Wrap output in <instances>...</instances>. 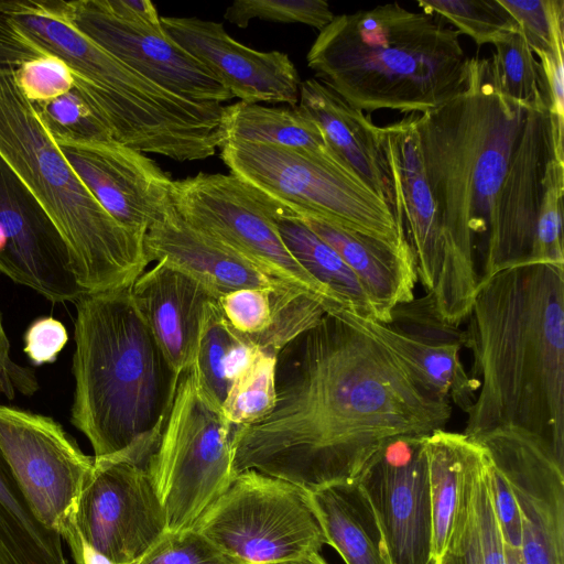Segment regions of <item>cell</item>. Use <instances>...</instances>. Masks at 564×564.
Returning a JSON list of instances; mask_svg holds the SVG:
<instances>
[{
  "label": "cell",
  "instance_id": "obj_32",
  "mask_svg": "<svg viewBox=\"0 0 564 564\" xmlns=\"http://www.w3.org/2000/svg\"><path fill=\"white\" fill-rule=\"evenodd\" d=\"M276 355L260 351L251 367L229 387L221 411L235 427L267 416L275 404Z\"/></svg>",
  "mask_w": 564,
  "mask_h": 564
},
{
  "label": "cell",
  "instance_id": "obj_34",
  "mask_svg": "<svg viewBox=\"0 0 564 564\" xmlns=\"http://www.w3.org/2000/svg\"><path fill=\"white\" fill-rule=\"evenodd\" d=\"M32 105L55 142L83 143L113 139L107 124L75 87L54 99Z\"/></svg>",
  "mask_w": 564,
  "mask_h": 564
},
{
  "label": "cell",
  "instance_id": "obj_20",
  "mask_svg": "<svg viewBox=\"0 0 564 564\" xmlns=\"http://www.w3.org/2000/svg\"><path fill=\"white\" fill-rule=\"evenodd\" d=\"M349 318L398 355L434 391L466 412L475 401L479 381L460 359L464 330L444 323L430 295L397 305L389 323Z\"/></svg>",
  "mask_w": 564,
  "mask_h": 564
},
{
  "label": "cell",
  "instance_id": "obj_42",
  "mask_svg": "<svg viewBox=\"0 0 564 564\" xmlns=\"http://www.w3.org/2000/svg\"><path fill=\"white\" fill-rule=\"evenodd\" d=\"M489 482L494 510L503 543L508 547L520 550L522 539L520 511L507 480L492 465L490 458Z\"/></svg>",
  "mask_w": 564,
  "mask_h": 564
},
{
  "label": "cell",
  "instance_id": "obj_15",
  "mask_svg": "<svg viewBox=\"0 0 564 564\" xmlns=\"http://www.w3.org/2000/svg\"><path fill=\"white\" fill-rule=\"evenodd\" d=\"M355 479L377 517L390 564H435L424 436L391 440Z\"/></svg>",
  "mask_w": 564,
  "mask_h": 564
},
{
  "label": "cell",
  "instance_id": "obj_38",
  "mask_svg": "<svg viewBox=\"0 0 564 564\" xmlns=\"http://www.w3.org/2000/svg\"><path fill=\"white\" fill-rule=\"evenodd\" d=\"M519 25L532 52H552L564 42V0H499Z\"/></svg>",
  "mask_w": 564,
  "mask_h": 564
},
{
  "label": "cell",
  "instance_id": "obj_52",
  "mask_svg": "<svg viewBox=\"0 0 564 564\" xmlns=\"http://www.w3.org/2000/svg\"><path fill=\"white\" fill-rule=\"evenodd\" d=\"M3 2H4V0H0V11H1V10H2V8H3Z\"/></svg>",
  "mask_w": 564,
  "mask_h": 564
},
{
  "label": "cell",
  "instance_id": "obj_50",
  "mask_svg": "<svg viewBox=\"0 0 564 564\" xmlns=\"http://www.w3.org/2000/svg\"><path fill=\"white\" fill-rule=\"evenodd\" d=\"M507 564H523L519 550L505 545Z\"/></svg>",
  "mask_w": 564,
  "mask_h": 564
},
{
  "label": "cell",
  "instance_id": "obj_6",
  "mask_svg": "<svg viewBox=\"0 0 564 564\" xmlns=\"http://www.w3.org/2000/svg\"><path fill=\"white\" fill-rule=\"evenodd\" d=\"M0 158L57 226L86 292L128 288L145 271V235L115 220L84 186L21 93L14 66H0Z\"/></svg>",
  "mask_w": 564,
  "mask_h": 564
},
{
  "label": "cell",
  "instance_id": "obj_5",
  "mask_svg": "<svg viewBox=\"0 0 564 564\" xmlns=\"http://www.w3.org/2000/svg\"><path fill=\"white\" fill-rule=\"evenodd\" d=\"M459 35L442 18L394 2L335 15L306 61L319 82L356 109L423 113L467 85L469 57Z\"/></svg>",
  "mask_w": 564,
  "mask_h": 564
},
{
  "label": "cell",
  "instance_id": "obj_3",
  "mask_svg": "<svg viewBox=\"0 0 564 564\" xmlns=\"http://www.w3.org/2000/svg\"><path fill=\"white\" fill-rule=\"evenodd\" d=\"M464 330L479 392L463 432L520 429L564 464V265L525 263L477 283Z\"/></svg>",
  "mask_w": 564,
  "mask_h": 564
},
{
  "label": "cell",
  "instance_id": "obj_26",
  "mask_svg": "<svg viewBox=\"0 0 564 564\" xmlns=\"http://www.w3.org/2000/svg\"><path fill=\"white\" fill-rule=\"evenodd\" d=\"M435 564H507L490 494L489 457L468 437L452 529Z\"/></svg>",
  "mask_w": 564,
  "mask_h": 564
},
{
  "label": "cell",
  "instance_id": "obj_48",
  "mask_svg": "<svg viewBox=\"0 0 564 564\" xmlns=\"http://www.w3.org/2000/svg\"><path fill=\"white\" fill-rule=\"evenodd\" d=\"M76 564H113L108 557L96 551L83 540L79 560Z\"/></svg>",
  "mask_w": 564,
  "mask_h": 564
},
{
  "label": "cell",
  "instance_id": "obj_13",
  "mask_svg": "<svg viewBox=\"0 0 564 564\" xmlns=\"http://www.w3.org/2000/svg\"><path fill=\"white\" fill-rule=\"evenodd\" d=\"M502 474L518 505L523 564H564V464L543 438L498 429L475 440Z\"/></svg>",
  "mask_w": 564,
  "mask_h": 564
},
{
  "label": "cell",
  "instance_id": "obj_49",
  "mask_svg": "<svg viewBox=\"0 0 564 564\" xmlns=\"http://www.w3.org/2000/svg\"><path fill=\"white\" fill-rule=\"evenodd\" d=\"M283 564H327L326 561L319 555V553L308 555L299 561L283 563Z\"/></svg>",
  "mask_w": 564,
  "mask_h": 564
},
{
  "label": "cell",
  "instance_id": "obj_14",
  "mask_svg": "<svg viewBox=\"0 0 564 564\" xmlns=\"http://www.w3.org/2000/svg\"><path fill=\"white\" fill-rule=\"evenodd\" d=\"M82 539L113 564H133L166 532L147 467L95 459L77 510Z\"/></svg>",
  "mask_w": 564,
  "mask_h": 564
},
{
  "label": "cell",
  "instance_id": "obj_39",
  "mask_svg": "<svg viewBox=\"0 0 564 564\" xmlns=\"http://www.w3.org/2000/svg\"><path fill=\"white\" fill-rule=\"evenodd\" d=\"M286 284L274 288H247L218 299L221 313L237 334L250 338L264 333L271 325L279 297Z\"/></svg>",
  "mask_w": 564,
  "mask_h": 564
},
{
  "label": "cell",
  "instance_id": "obj_17",
  "mask_svg": "<svg viewBox=\"0 0 564 564\" xmlns=\"http://www.w3.org/2000/svg\"><path fill=\"white\" fill-rule=\"evenodd\" d=\"M0 272L53 303L87 293L50 215L0 158Z\"/></svg>",
  "mask_w": 564,
  "mask_h": 564
},
{
  "label": "cell",
  "instance_id": "obj_37",
  "mask_svg": "<svg viewBox=\"0 0 564 564\" xmlns=\"http://www.w3.org/2000/svg\"><path fill=\"white\" fill-rule=\"evenodd\" d=\"M225 19L247 28L252 19L282 23H303L322 31L335 18L323 0H237L225 12Z\"/></svg>",
  "mask_w": 564,
  "mask_h": 564
},
{
  "label": "cell",
  "instance_id": "obj_46",
  "mask_svg": "<svg viewBox=\"0 0 564 564\" xmlns=\"http://www.w3.org/2000/svg\"><path fill=\"white\" fill-rule=\"evenodd\" d=\"M102 7L116 18L152 30H163L161 17L149 0H100Z\"/></svg>",
  "mask_w": 564,
  "mask_h": 564
},
{
  "label": "cell",
  "instance_id": "obj_8",
  "mask_svg": "<svg viewBox=\"0 0 564 564\" xmlns=\"http://www.w3.org/2000/svg\"><path fill=\"white\" fill-rule=\"evenodd\" d=\"M220 150L230 174L295 214L321 217L394 248L409 246L388 203L335 152L251 142H226Z\"/></svg>",
  "mask_w": 564,
  "mask_h": 564
},
{
  "label": "cell",
  "instance_id": "obj_41",
  "mask_svg": "<svg viewBox=\"0 0 564 564\" xmlns=\"http://www.w3.org/2000/svg\"><path fill=\"white\" fill-rule=\"evenodd\" d=\"M226 558L194 529L166 532L133 564H214Z\"/></svg>",
  "mask_w": 564,
  "mask_h": 564
},
{
  "label": "cell",
  "instance_id": "obj_23",
  "mask_svg": "<svg viewBox=\"0 0 564 564\" xmlns=\"http://www.w3.org/2000/svg\"><path fill=\"white\" fill-rule=\"evenodd\" d=\"M144 246L150 262H166L199 282L216 299L240 289L285 284L189 226L174 205L147 231Z\"/></svg>",
  "mask_w": 564,
  "mask_h": 564
},
{
  "label": "cell",
  "instance_id": "obj_25",
  "mask_svg": "<svg viewBox=\"0 0 564 564\" xmlns=\"http://www.w3.org/2000/svg\"><path fill=\"white\" fill-rule=\"evenodd\" d=\"M318 237L333 247L358 276L380 323L391 321V312L414 299L416 264L409 246L394 248L376 238L311 215H299Z\"/></svg>",
  "mask_w": 564,
  "mask_h": 564
},
{
  "label": "cell",
  "instance_id": "obj_40",
  "mask_svg": "<svg viewBox=\"0 0 564 564\" xmlns=\"http://www.w3.org/2000/svg\"><path fill=\"white\" fill-rule=\"evenodd\" d=\"M15 83L31 104L54 99L74 88L68 66L51 54L15 67Z\"/></svg>",
  "mask_w": 564,
  "mask_h": 564
},
{
  "label": "cell",
  "instance_id": "obj_22",
  "mask_svg": "<svg viewBox=\"0 0 564 564\" xmlns=\"http://www.w3.org/2000/svg\"><path fill=\"white\" fill-rule=\"evenodd\" d=\"M130 291L165 358L182 376L194 366L206 310L218 299L164 261L140 274Z\"/></svg>",
  "mask_w": 564,
  "mask_h": 564
},
{
  "label": "cell",
  "instance_id": "obj_36",
  "mask_svg": "<svg viewBox=\"0 0 564 564\" xmlns=\"http://www.w3.org/2000/svg\"><path fill=\"white\" fill-rule=\"evenodd\" d=\"M563 194L564 163L554 160L546 176L529 263L564 265Z\"/></svg>",
  "mask_w": 564,
  "mask_h": 564
},
{
  "label": "cell",
  "instance_id": "obj_29",
  "mask_svg": "<svg viewBox=\"0 0 564 564\" xmlns=\"http://www.w3.org/2000/svg\"><path fill=\"white\" fill-rule=\"evenodd\" d=\"M220 135L221 145L251 142L334 152L319 126L299 107H267L243 101L224 106Z\"/></svg>",
  "mask_w": 564,
  "mask_h": 564
},
{
  "label": "cell",
  "instance_id": "obj_11",
  "mask_svg": "<svg viewBox=\"0 0 564 564\" xmlns=\"http://www.w3.org/2000/svg\"><path fill=\"white\" fill-rule=\"evenodd\" d=\"M171 196L184 221L270 278L315 296L325 307L341 305L285 246L276 219L288 206L238 176L221 173L173 181Z\"/></svg>",
  "mask_w": 564,
  "mask_h": 564
},
{
  "label": "cell",
  "instance_id": "obj_18",
  "mask_svg": "<svg viewBox=\"0 0 564 564\" xmlns=\"http://www.w3.org/2000/svg\"><path fill=\"white\" fill-rule=\"evenodd\" d=\"M55 143L84 186L122 226L147 235L173 207V180L142 152L115 139Z\"/></svg>",
  "mask_w": 564,
  "mask_h": 564
},
{
  "label": "cell",
  "instance_id": "obj_44",
  "mask_svg": "<svg viewBox=\"0 0 564 564\" xmlns=\"http://www.w3.org/2000/svg\"><path fill=\"white\" fill-rule=\"evenodd\" d=\"M564 42L550 53L539 54V62L544 77L550 112L555 121L560 139L564 132Z\"/></svg>",
  "mask_w": 564,
  "mask_h": 564
},
{
  "label": "cell",
  "instance_id": "obj_21",
  "mask_svg": "<svg viewBox=\"0 0 564 564\" xmlns=\"http://www.w3.org/2000/svg\"><path fill=\"white\" fill-rule=\"evenodd\" d=\"M414 116L381 127V144L392 183V213L398 230L412 250L417 279L426 294L433 295L442 271L443 243Z\"/></svg>",
  "mask_w": 564,
  "mask_h": 564
},
{
  "label": "cell",
  "instance_id": "obj_47",
  "mask_svg": "<svg viewBox=\"0 0 564 564\" xmlns=\"http://www.w3.org/2000/svg\"><path fill=\"white\" fill-rule=\"evenodd\" d=\"M236 335L237 338L230 346L225 359V377L229 387L251 367L261 351L251 343L242 339L238 334Z\"/></svg>",
  "mask_w": 564,
  "mask_h": 564
},
{
  "label": "cell",
  "instance_id": "obj_30",
  "mask_svg": "<svg viewBox=\"0 0 564 564\" xmlns=\"http://www.w3.org/2000/svg\"><path fill=\"white\" fill-rule=\"evenodd\" d=\"M466 435L436 430L424 436L433 521V558L441 557L457 505Z\"/></svg>",
  "mask_w": 564,
  "mask_h": 564
},
{
  "label": "cell",
  "instance_id": "obj_12",
  "mask_svg": "<svg viewBox=\"0 0 564 564\" xmlns=\"http://www.w3.org/2000/svg\"><path fill=\"white\" fill-rule=\"evenodd\" d=\"M0 454L37 520L67 544L76 564L82 494L94 467L53 419L0 404Z\"/></svg>",
  "mask_w": 564,
  "mask_h": 564
},
{
  "label": "cell",
  "instance_id": "obj_4",
  "mask_svg": "<svg viewBox=\"0 0 564 564\" xmlns=\"http://www.w3.org/2000/svg\"><path fill=\"white\" fill-rule=\"evenodd\" d=\"M130 286L87 292L75 302L70 421L89 441L95 459L147 467L181 376L143 321Z\"/></svg>",
  "mask_w": 564,
  "mask_h": 564
},
{
  "label": "cell",
  "instance_id": "obj_10",
  "mask_svg": "<svg viewBox=\"0 0 564 564\" xmlns=\"http://www.w3.org/2000/svg\"><path fill=\"white\" fill-rule=\"evenodd\" d=\"M192 529L239 564L294 562L326 544L307 492L254 469L237 474Z\"/></svg>",
  "mask_w": 564,
  "mask_h": 564
},
{
  "label": "cell",
  "instance_id": "obj_35",
  "mask_svg": "<svg viewBox=\"0 0 564 564\" xmlns=\"http://www.w3.org/2000/svg\"><path fill=\"white\" fill-rule=\"evenodd\" d=\"M236 338V333L221 313L218 300L213 301L206 310L196 358L192 368L203 388L220 406L229 390L225 377V359Z\"/></svg>",
  "mask_w": 564,
  "mask_h": 564
},
{
  "label": "cell",
  "instance_id": "obj_19",
  "mask_svg": "<svg viewBox=\"0 0 564 564\" xmlns=\"http://www.w3.org/2000/svg\"><path fill=\"white\" fill-rule=\"evenodd\" d=\"M164 32L240 101L299 105L300 76L289 55L260 52L234 40L221 23L161 17Z\"/></svg>",
  "mask_w": 564,
  "mask_h": 564
},
{
  "label": "cell",
  "instance_id": "obj_31",
  "mask_svg": "<svg viewBox=\"0 0 564 564\" xmlns=\"http://www.w3.org/2000/svg\"><path fill=\"white\" fill-rule=\"evenodd\" d=\"M492 44L496 53L490 59L499 89L516 101L525 105L545 102L549 107L540 62L521 31L507 32Z\"/></svg>",
  "mask_w": 564,
  "mask_h": 564
},
{
  "label": "cell",
  "instance_id": "obj_24",
  "mask_svg": "<svg viewBox=\"0 0 564 564\" xmlns=\"http://www.w3.org/2000/svg\"><path fill=\"white\" fill-rule=\"evenodd\" d=\"M297 107L319 126L332 150L392 210V183L381 144V127L317 78L301 83Z\"/></svg>",
  "mask_w": 564,
  "mask_h": 564
},
{
  "label": "cell",
  "instance_id": "obj_2",
  "mask_svg": "<svg viewBox=\"0 0 564 564\" xmlns=\"http://www.w3.org/2000/svg\"><path fill=\"white\" fill-rule=\"evenodd\" d=\"M539 104L506 96L490 57H471L465 89L414 116L443 243L441 276L430 296L448 325L459 326L469 315L478 282L476 263L481 268L494 246L509 171Z\"/></svg>",
  "mask_w": 564,
  "mask_h": 564
},
{
  "label": "cell",
  "instance_id": "obj_16",
  "mask_svg": "<svg viewBox=\"0 0 564 564\" xmlns=\"http://www.w3.org/2000/svg\"><path fill=\"white\" fill-rule=\"evenodd\" d=\"M63 15L80 33L162 89L185 100L223 104L232 95L164 30L122 21L100 0H57Z\"/></svg>",
  "mask_w": 564,
  "mask_h": 564
},
{
  "label": "cell",
  "instance_id": "obj_28",
  "mask_svg": "<svg viewBox=\"0 0 564 564\" xmlns=\"http://www.w3.org/2000/svg\"><path fill=\"white\" fill-rule=\"evenodd\" d=\"M279 232L293 257L352 314L379 322L378 313L358 276L337 251L286 208L276 219Z\"/></svg>",
  "mask_w": 564,
  "mask_h": 564
},
{
  "label": "cell",
  "instance_id": "obj_27",
  "mask_svg": "<svg viewBox=\"0 0 564 564\" xmlns=\"http://www.w3.org/2000/svg\"><path fill=\"white\" fill-rule=\"evenodd\" d=\"M306 492L326 544L346 564H390L377 517L356 479Z\"/></svg>",
  "mask_w": 564,
  "mask_h": 564
},
{
  "label": "cell",
  "instance_id": "obj_7",
  "mask_svg": "<svg viewBox=\"0 0 564 564\" xmlns=\"http://www.w3.org/2000/svg\"><path fill=\"white\" fill-rule=\"evenodd\" d=\"M2 11L68 66L74 87L116 141L174 160L197 135L205 105L162 89L117 59L73 26L57 0H4Z\"/></svg>",
  "mask_w": 564,
  "mask_h": 564
},
{
  "label": "cell",
  "instance_id": "obj_33",
  "mask_svg": "<svg viewBox=\"0 0 564 564\" xmlns=\"http://www.w3.org/2000/svg\"><path fill=\"white\" fill-rule=\"evenodd\" d=\"M422 11L451 22L479 46L492 44L507 32L519 30L499 0H420Z\"/></svg>",
  "mask_w": 564,
  "mask_h": 564
},
{
  "label": "cell",
  "instance_id": "obj_1",
  "mask_svg": "<svg viewBox=\"0 0 564 564\" xmlns=\"http://www.w3.org/2000/svg\"><path fill=\"white\" fill-rule=\"evenodd\" d=\"M275 404L235 429L234 471L305 491L355 479L388 442L444 430L452 404L338 304L276 354Z\"/></svg>",
  "mask_w": 564,
  "mask_h": 564
},
{
  "label": "cell",
  "instance_id": "obj_43",
  "mask_svg": "<svg viewBox=\"0 0 564 564\" xmlns=\"http://www.w3.org/2000/svg\"><path fill=\"white\" fill-rule=\"evenodd\" d=\"M68 340L62 322L54 317L35 319L24 334V352L35 366L53 364Z\"/></svg>",
  "mask_w": 564,
  "mask_h": 564
},
{
  "label": "cell",
  "instance_id": "obj_9",
  "mask_svg": "<svg viewBox=\"0 0 564 564\" xmlns=\"http://www.w3.org/2000/svg\"><path fill=\"white\" fill-rule=\"evenodd\" d=\"M235 429L194 369L184 372L147 465L165 512L167 532L192 529L231 484L236 476Z\"/></svg>",
  "mask_w": 564,
  "mask_h": 564
},
{
  "label": "cell",
  "instance_id": "obj_51",
  "mask_svg": "<svg viewBox=\"0 0 564 564\" xmlns=\"http://www.w3.org/2000/svg\"><path fill=\"white\" fill-rule=\"evenodd\" d=\"M214 564H239V563H237V562L226 557V558H224V560H221V561H219L217 563H214Z\"/></svg>",
  "mask_w": 564,
  "mask_h": 564
},
{
  "label": "cell",
  "instance_id": "obj_45",
  "mask_svg": "<svg viewBox=\"0 0 564 564\" xmlns=\"http://www.w3.org/2000/svg\"><path fill=\"white\" fill-rule=\"evenodd\" d=\"M31 395L37 390L33 371L15 364L10 357V344L0 315V395L13 399L15 391Z\"/></svg>",
  "mask_w": 564,
  "mask_h": 564
}]
</instances>
